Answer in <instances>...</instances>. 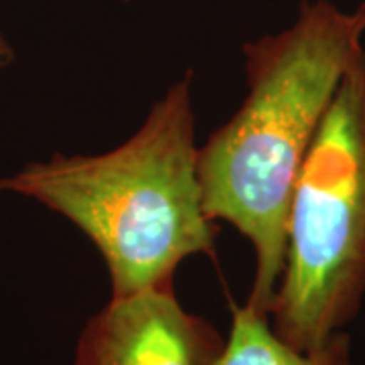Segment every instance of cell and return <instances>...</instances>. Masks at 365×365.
<instances>
[{
	"instance_id": "cell-1",
	"label": "cell",
	"mask_w": 365,
	"mask_h": 365,
	"mask_svg": "<svg viewBox=\"0 0 365 365\" xmlns=\"http://www.w3.org/2000/svg\"><path fill=\"white\" fill-rule=\"evenodd\" d=\"M365 2L302 0L278 33L244 45L246 98L199 148L197 175L211 222L254 250L248 302L270 313L284 268L287 217L300 167L345 73L365 51Z\"/></svg>"
},
{
	"instance_id": "cell-2",
	"label": "cell",
	"mask_w": 365,
	"mask_h": 365,
	"mask_svg": "<svg viewBox=\"0 0 365 365\" xmlns=\"http://www.w3.org/2000/svg\"><path fill=\"white\" fill-rule=\"evenodd\" d=\"M193 73L153 104L128 140L100 155H53L0 177V193L66 217L102 256L112 297L170 284L191 256H215L217 227L197 175Z\"/></svg>"
},
{
	"instance_id": "cell-3",
	"label": "cell",
	"mask_w": 365,
	"mask_h": 365,
	"mask_svg": "<svg viewBox=\"0 0 365 365\" xmlns=\"http://www.w3.org/2000/svg\"><path fill=\"white\" fill-rule=\"evenodd\" d=\"M365 297V51L345 73L300 167L287 217L272 331L311 351Z\"/></svg>"
},
{
	"instance_id": "cell-4",
	"label": "cell",
	"mask_w": 365,
	"mask_h": 365,
	"mask_svg": "<svg viewBox=\"0 0 365 365\" xmlns=\"http://www.w3.org/2000/svg\"><path fill=\"white\" fill-rule=\"evenodd\" d=\"M225 337L187 311L173 282L112 297L86 323L73 365H217Z\"/></svg>"
},
{
	"instance_id": "cell-5",
	"label": "cell",
	"mask_w": 365,
	"mask_h": 365,
	"mask_svg": "<svg viewBox=\"0 0 365 365\" xmlns=\"http://www.w3.org/2000/svg\"><path fill=\"white\" fill-rule=\"evenodd\" d=\"M217 365H353L351 339L337 331L323 345L299 351L274 333L268 314L248 302L232 304V325Z\"/></svg>"
},
{
	"instance_id": "cell-6",
	"label": "cell",
	"mask_w": 365,
	"mask_h": 365,
	"mask_svg": "<svg viewBox=\"0 0 365 365\" xmlns=\"http://www.w3.org/2000/svg\"><path fill=\"white\" fill-rule=\"evenodd\" d=\"M14 61V49L11 41L6 39V35L0 31V69L9 67Z\"/></svg>"
}]
</instances>
